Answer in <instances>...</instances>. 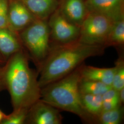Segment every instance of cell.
<instances>
[{
	"label": "cell",
	"instance_id": "obj_18",
	"mask_svg": "<svg viewBox=\"0 0 124 124\" xmlns=\"http://www.w3.org/2000/svg\"><path fill=\"white\" fill-rule=\"evenodd\" d=\"M115 70L111 86L117 91L124 88V59L120 58L115 62Z\"/></svg>",
	"mask_w": 124,
	"mask_h": 124
},
{
	"label": "cell",
	"instance_id": "obj_1",
	"mask_svg": "<svg viewBox=\"0 0 124 124\" xmlns=\"http://www.w3.org/2000/svg\"><path fill=\"white\" fill-rule=\"evenodd\" d=\"M106 46L84 44L78 40L70 44L51 46L48 55L40 68L41 89L68 75L92 57L101 56Z\"/></svg>",
	"mask_w": 124,
	"mask_h": 124
},
{
	"label": "cell",
	"instance_id": "obj_14",
	"mask_svg": "<svg viewBox=\"0 0 124 124\" xmlns=\"http://www.w3.org/2000/svg\"><path fill=\"white\" fill-rule=\"evenodd\" d=\"M80 99L85 110L94 117L98 122V117L102 112V95L80 93Z\"/></svg>",
	"mask_w": 124,
	"mask_h": 124
},
{
	"label": "cell",
	"instance_id": "obj_6",
	"mask_svg": "<svg viewBox=\"0 0 124 124\" xmlns=\"http://www.w3.org/2000/svg\"><path fill=\"white\" fill-rule=\"evenodd\" d=\"M51 39L55 45L70 44L78 41L80 27L65 18L57 9L47 19Z\"/></svg>",
	"mask_w": 124,
	"mask_h": 124
},
{
	"label": "cell",
	"instance_id": "obj_23",
	"mask_svg": "<svg viewBox=\"0 0 124 124\" xmlns=\"http://www.w3.org/2000/svg\"><path fill=\"white\" fill-rule=\"evenodd\" d=\"M5 89L6 87L4 80V66H3L0 68V92Z\"/></svg>",
	"mask_w": 124,
	"mask_h": 124
},
{
	"label": "cell",
	"instance_id": "obj_4",
	"mask_svg": "<svg viewBox=\"0 0 124 124\" xmlns=\"http://www.w3.org/2000/svg\"><path fill=\"white\" fill-rule=\"evenodd\" d=\"M22 46L40 69L51 50L50 32L47 20L36 18L18 33Z\"/></svg>",
	"mask_w": 124,
	"mask_h": 124
},
{
	"label": "cell",
	"instance_id": "obj_25",
	"mask_svg": "<svg viewBox=\"0 0 124 124\" xmlns=\"http://www.w3.org/2000/svg\"><path fill=\"white\" fill-rule=\"evenodd\" d=\"M6 115L4 113H3L2 111H1L0 110V123L1 122V121H2V120L3 119V118H4Z\"/></svg>",
	"mask_w": 124,
	"mask_h": 124
},
{
	"label": "cell",
	"instance_id": "obj_7",
	"mask_svg": "<svg viewBox=\"0 0 124 124\" xmlns=\"http://www.w3.org/2000/svg\"><path fill=\"white\" fill-rule=\"evenodd\" d=\"M62 120L58 108L40 99L29 108L25 123L61 124Z\"/></svg>",
	"mask_w": 124,
	"mask_h": 124
},
{
	"label": "cell",
	"instance_id": "obj_13",
	"mask_svg": "<svg viewBox=\"0 0 124 124\" xmlns=\"http://www.w3.org/2000/svg\"><path fill=\"white\" fill-rule=\"evenodd\" d=\"M79 69L82 78L101 82L111 86L115 72V66L110 68H99L81 65Z\"/></svg>",
	"mask_w": 124,
	"mask_h": 124
},
{
	"label": "cell",
	"instance_id": "obj_5",
	"mask_svg": "<svg viewBox=\"0 0 124 124\" xmlns=\"http://www.w3.org/2000/svg\"><path fill=\"white\" fill-rule=\"evenodd\" d=\"M113 23L104 15L89 13L80 26L78 41L85 44L105 46Z\"/></svg>",
	"mask_w": 124,
	"mask_h": 124
},
{
	"label": "cell",
	"instance_id": "obj_3",
	"mask_svg": "<svg viewBox=\"0 0 124 124\" xmlns=\"http://www.w3.org/2000/svg\"><path fill=\"white\" fill-rule=\"evenodd\" d=\"M79 67L42 88L40 99L58 109L75 114L85 122L93 123L97 120L85 110L80 102L79 84L81 77Z\"/></svg>",
	"mask_w": 124,
	"mask_h": 124
},
{
	"label": "cell",
	"instance_id": "obj_26",
	"mask_svg": "<svg viewBox=\"0 0 124 124\" xmlns=\"http://www.w3.org/2000/svg\"><path fill=\"white\" fill-rule=\"evenodd\" d=\"M6 61L0 57V68L2 67L3 66H4L5 63H6Z\"/></svg>",
	"mask_w": 124,
	"mask_h": 124
},
{
	"label": "cell",
	"instance_id": "obj_16",
	"mask_svg": "<svg viewBox=\"0 0 124 124\" xmlns=\"http://www.w3.org/2000/svg\"><path fill=\"white\" fill-rule=\"evenodd\" d=\"M110 85L101 82L81 78L79 84V90L80 94H90L102 95L111 88Z\"/></svg>",
	"mask_w": 124,
	"mask_h": 124
},
{
	"label": "cell",
	"instance_id": "obj_11",
	"mask_svg": "<svg viewBox=\"0 0 124 124\" xmlns=\"http://www.w3.org/2000/svg\"><path fill=\"white\" fill-rule=\"evenodd\" d=\"M22 49L18 34L8 28H0V57L5 61Z\"/></svg>",
	"mask_w": 124,
	"mask_h": 124
},
{
	"label": "cell",
	"instance_id": "obj_22",
	"mask_svg": "<svg viewBox=\"0 0 124 124\" xmlns=\"http://www.w3.org/2000/svg\"><path fill=\"white\" fill-rule=\"evenodd\" d=\"M122 105L120 100H104L102 102V112L108 111Z\"/></svg>",
	"mask_w": 124,
	"mask_h": 124
},
{
	"label": "cell",
	"instance_id": "obj_9",
	"mask_svg": "<svg viewBox=\"0 0 124 124\" xmlns=\"http://www.w3.org/2000/svg\"><path fill=\"white\" fill-rule=\"evenodd\" d=\"M88 13H99L113 21L124 19V0H85Z\"/></svg>",
	"mask_w": 124,
	"mask_h": 124
},
{
	"label": "cell",
	"instance_id": "obj_8",
	"mask_svg": "<svg viewBox=\"0 0 124 124\" xmlns=\"http://www.w3.org/2000/svg\"><path fill=\"white\" fill-rule=\"evenodd\" d=\"M37 18L20 0H9L8 28L18 34Z\"/></svg>",
	"mask_w": 124,
	"mask_h": 124
},
{
	"label": "cell",
	"instance_id": "obj_24",
	"mask_svg": "<svg viewBox=\"0 0 124 124\" xmlns=\"http://www.w3.org/2000/svg\"><path fill=\"white\" fill-rule=\"evenodd\" d=\"M119 93L120 101L122 104L124 102V88L121 89L120 91H119Z\"/></svg>",
	"mask_w": 124,
	"mask_h": 124
},
{
	"label": "cell",
	"instance_id": "obj_15",
	"mask_svg": "<svg viewBox=\"0 0 124 124\" xmlns=\"http://www.w3.org/2000/svg\"><path fill=\"white\" fill-rule=\"evenodd\" d=\"M124 44V19L113 23L105 46L122 47Z\"/></svg>",
	"mask_w": 124,
	"mask_h": 124
},
{
	"label": "cell",
	"instance_id": "obj_12",
	"mask_svg": "<svg viewBox=\"0 0 124 124\" xmlns=\"http://www.w3.org/2000/svg\"><path fill=\"white\" fill-rule=\"evenodd\" d=\"M36 18L47 20L58 9L60 0H20Z\"/></svg>",
	"mask_w": 124,
	"mask_h": 124
},
{
	"label": "cell",
	"instance_id": "obj_21",
	"mask_svg": "<svg viewBox=\"0 0 124 124\" xmlns=\"http://www.w3.org/2000/svg\"><path fill=\"white\" fill-rule=\"evenodd\" d=\"M102 97L103 101L117 100L120 101L119 91H117L112 87H111V88L109 89L105 93L103 94L102 95Z\"/></svg>",
	"mask_w": 124,
	"mask_h": 124
},
{
	"label": "cell",
	"instance_id": "obj_10",
	"mask_svg": "<svg viewBox=\"0 0 124 124\" xmlns=\"http://www.w3.org/2000/svg\"><path fill=\"white\" fill-rule=\"evenodd\" d=\"M58 9L68 20L80 27L89 13L85 0H60Z\"/></svg>",
	"mask_w": 124,
	"mask_h": 124
},
{
	"label": "cell",
	"instance_id": "obj_17",
	"mask_svg": "<svg viewBox=\"0 0 124 124\" xmlns=\"http://www.w3.org/2000/svg\"><path fill=\"white\" fill-rule=\"evenodd\" d=\"M124 116L122 105L108 111L102 112L98 117V122L101 124H119Z\"/></svg>",
	"mask_w": 124,
	"mask_h": 124
},
{
	"label": "cell",
	"instance_id": "obj_2",
	"mask_svg": "<svg viewBox=\"0 0 124 124\" xmlns=\"http://www.w3.org/2000/svg\"><path fill=\"white\" fill-rule=\"evenodd\" d=\"M4 80L13 110L29 109L40 99L41 89L37 75L30 67L28 56L23 49L11 56L5 63Z\"/></svg>",
	"mask_w": 124,
	"mask_h": 124
},
{
	"label": "cell",
	"instance_id": "obj_20",
	"mask_svg": "<svg viewBox=\"0 0 124 124\" xmlns=\"http://www.w3.org/2000/svg\"><path fill=\"white\" fill-rule=\"evenodd\" d=\"M9 0H0V28H8Z\"/></svg>",
	"mask_w": 124,
	"mask_h": 124
},
{
	"label": "cell",
	"instance_id": "obj_19",
	"mask_svg": "<svg viewBox=\"0 0 124 124\" xmlns=\"http://www.w3.org/2000/svg\"><path fill=\"white\" fill-rule=\"evenodd\" d=\"M29 109H20L13 110L9 115H5L0 124H23L26 120Z\"/></svg>",
	"mask_w": 124,
	"mask_h": 124
}]
</instances>
